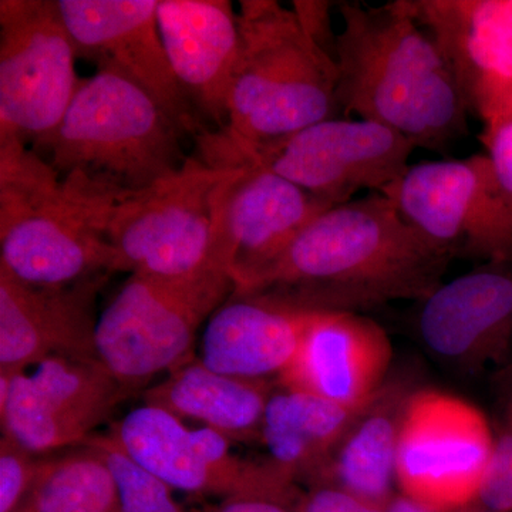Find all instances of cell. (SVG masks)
<instances>
[{"label":"cell","instance_id":"18","mask_svg":"<svg viewBox=\"0 0 512 512\" xmlns=\"http://www.w3.org/2000/svg\"><path fill=\"white\" fill-rule=\"evenodd\" d=\"M110 275L36 288L0 268V373H25L56 355L96 360L94 305Z\"/></svg>","mask_w":512,"mask_h":512},{"label":"cell","instance_id":"2","mask_svg":"<svg viewBox=\"0 0 512 512\" xmlns=\"http://www.w3.org/2000/svg\"><path fill=\"white\" fill-rule=\"evenodd\" d=\"M340 110L393 128L414 147L446 150L467 131L468 111L439 47L406 0L339 5Z\"/></svg>","mask_w":512,"mask_h":512},{"label":"cell","instance_id":"6","mask_svg":"<svg viewBox=\"0 0 512 512\" xmlns=\"http://www.w3.org/2000/svg\"><path fill=\"white\" fill-rule=\"evenodd\" d=\"M242 171L241 164L218 167L188 157L177 173L147 190L117 201L93 200L97 227L116 252V272L160 278L227 272L222 214Z\"/></svg>","mask_w":512,"mask_h":512},{"label":"cell","instance_id":"15","mask_svg":"<svg viewBox=\"0 0 512 512\" xmlns=\"http://www.w3.org/2000/svg\"><path fill=\"white\" fill-rule=\"evenodd\" d=\"M80 59L133 80L187 134L205 128L171 69L158 30V0H57Z\"/></svg>","mask_w":512,"mask_h":512},{"label":"cell","instance_id":"16","mask_svg":"<svg viewBox=\"0 0 512 512\" xmlns=\"http://www.w3.org/2000/svg\"><path fill=\"white\" fill-rule=\"evenodd\" d=\"M439 47L468 114L490 128L512 116V0H406Z\"/></svg>","mask_w":512,"mask_h":512},{"label":"cell","instance_id":"8","mask_svg":"<svg viewBox=\"0 0 512 512\" xmlns=\"http://www.w3.org/2000/svg\"><path fill=\"white\" fill-rule=\"evenodd\" d=\"M497 436L474 404L454 394L410 393L397 444L396 483L434 512L476 505L494 463Z\"/></svg>","mask_w":512,"mask_h":512},{"label":"cell","instance_id":"19","mask_svg":"<svg viewBox=\"0 0 512 512\" xmlns=\"http://www.w3.org/2000/svg\"><path fill=\"white\" fill-rule=\"evenodd\" d=\"M419 332L431 353L461 369L497 360L512 342V258L443 282L423 301Z\"/></svg>","mask_w":512,"mask_h":512},{"label":"cell","instance_id":"1","mask_svg":"<svg viewBox=\"0 0 512 512\" xmlns=\"http://www.w3.org/2000/svg\"><path fill=\"white\" fill-rule=\"evenodd\" d=\"M451 261L386 195L372 192L322 212L234 295L357 313L400 299L423 302L443 284Z\"/></svg>","mask_w":512,"mask_h":512},{"label":"cell","instance_id":"23","mask_svg":"<svg viewBox=\"0 0 512 512\" xmlns=\"http://www.w3.org/2000/svg\"><path fill=\"white\" fill-rule=\"evenodd\" d=\"M410 392L384 386L357 417L312 485H330L387 508L396 495L397 444Z\"/></svg>","mask_w":512,"mask_h":512},{"label":"cell","instance_id":"11","mask_svg":"<svg viewBox=\"0 0 512 512\" xmlns=\"http://www.w3.org/2000/svg\"><path fill=\"white\" fill-rule=\"evenodd\" d=\"M77 59L57 0H2L0 128L33 146L49 137L82 86Z\"/></svg>","mask_w":512,"mask_h":512},{"label":"cell","instance_id":"33","mask_svg":"<svg viewBox=\"0 0 512 512\" xmlns=\"http://www.w3.org/2000/svg\"><path fill=\"white\" fill-rule=\"evenodd\" d=\"M389 512H434L429 508L423 507V505L414 503L410 498L404 497V495H396L393 498L392 503L387 507Z\"/></svg>","mask_w":512,"mask_h":512},{"label":"cell","instance_id":"26","mask_svg":"<svg viewBox=\"0 0 512 512\" xmlns=\"http://www.w3.org/2000/svg\"><path fill=\"white\" fill-rule=\"evenodd\" d=\"M83 446L92 448L109 468L124 512H185L173 488L128 456L109 433L93 434Z\"/></svg>","mask_w":512,"mask_h":512},{"label":"cell","instance_id":"14","mask_svg":"<svg viewBox=\"0 0 512 512\" xmlns=\"http://www.w3.org/2000/svg\"><path fill=\"white\" fill-rule=\"evenodd\" d=\"M201 157L218 167H244L229 191L221 225V262L234 282V292L333 207L217 134L202 141Z\"/></svg>","mask_w":512,"mask_h":512},{"label":"cell","instance_id":"9","mask_svg":"<svg viewBox=\"0 0 512 512\" xmlns=\"http://www.w3.org/2000/svg\"><path fill=\"white\" fill-rule=\"evenodd\" d=\"M404 220L451 258H512V211L487 154L423 161L382 192Z\"/></svg>","mask_w":512,"mask_h":512},{"label":"cell","instance_id":"17","mask_svg":"<svg viewBox=\"0 0 512 512\" xmlns=\"http://www.w3.org/2000/svg\"><path fill=\"white\" fill-rule=\"evenodd\" d=\"M389 336L355 312L313 311L291 365L278 382L339 406L363 410L386 386Z\"/></svg>","mask_w":512,"mask_h":512},{"label":"cell","instance_id":"10","mask_svg":"<svg viewBox=\"0 0 512 512\" xmlns=\"http://www.w3.org/2000/svg\"><path fill=\"white\" fill-rule=\"evenodd\" d=\"M111 439L174 491L231 498H269L292 505L296 481L266 458L232 451V441L208 427L191 430L161 407L144 403L111 424Z\"/></svg>","mask_w":512,"mask_h":512},{"label":"cell","instance_id":"13","mask_svg":"<svg viewBox=\"0 0 512 512\" xmlns=\"http://www.w3.org/2000/svg\"><path fill=\"white\" fill-rule=\"evenodd\" d=\"M237 147L330 205L353 200L363 190L383 192L406 173L416 148L393 128L339 117L268 146Z\"/></svg>","mask_w":512,"mask_h":512},{"label":"cell","instance_id":"30","mask_svg":"<svg viewBox=\"0 0 512 512\" xmlns=\"http://www.w3.org/2000/svg\"><path fill=\"white\" fill-rule=\"evenodd\" d=\"M481 140L487 148L485 154L493 165L501 194L512 211V116L493 127L484 128Z\"/></svg>","mask_w":512,"mask_h":512},{"label":"cell","instance_id":"22","mask_svg":"<svg viewBox=\"0 0 512 512\" xmlns=\"http://www.w3.org/2000/svg\"><path fill=\"white\" fill-rule=\"evenodd\" d=\"M274 387L266 380L222 375L194 359L148 386L143 402L180 420L200 421L231 441H259L266 404Z\"/></svg>","mask_w":512,"mask_h":512},{"label":"cell","instance_id":"25","mask_svg":"<svg viewBox=\"0 0 512 512\" xmlns=\"http://www.w3.org/2000/svg\"><path fill=\"white\" fill-rule=\"evenodd\" d=\"M28 504L33 512H124L109 468L87 446L47 456Z\"/></svg>","mask_w":512,"mask_h":512},{"label":"cell","instance_id":"12","mask_svg":"<svg viewBox=\"0 0 512 512\" xmlns=\"http://www.w3.org/2000/svg\"><path fill=\"white\" fill-rule=\"evenodd\" d=\"M131 394L97 360L56 355L0 376L2 436L36 456L80 447Z\"/></svg>","mask_w":512,"mask_h":512},{"label":"cell","instance_id":"34","mask_svg":"<svg viewBox=\"0 0 512 512\" xmlns=\"http://www.w3.org/2000/svg\"><path fill=\"white\" fill-rule=\"evenodd\" d=\"M458 512H491L488 510H485L484 507H481V505H471V507L464 508V510L458 511Z\"/></svg>","mask_w":512,"mask_h":512},{"label":"cell","instance_id":"4","mask_svg":"<svg viewBox=\"0 0 512 512\" xmlns=\"http://www.w3.org/2000/svg\"><path fill=\"white\" fill-rule=\"evenodd\" d=\"M238 28L227 124L218 134L258 148L338 117L335 57L313 42L292 8L241 0Z\"/></svg>","mask_w":512,"mask_h":512},{"label":"cell","instance_id":"31","mask_svg":"<svg viewBox=\"0 0 512 512\" xmlns=\"http://www.w3.org/2000/svg\"><path fill=\"white\" fill-rule=\"evenodd\" d=\"M292 5L293 12L298 16L305 32L312 37L313 42L318 43L325 52L335 57L338 35L332 28V16H330L332 3L303 0V2H293Z\"/></svg>","mask_w":512,"mask_h":512},{"label":"cell","instance_id":"35","mask_svg":"<svg viewBox=\"0 0 512 512\" xmlns=\"http://www.w3.org/2000/svg\"><path fill=\"white\" fill-rule=\"evenodd\" d=\"M16 512H33V511H32V508H30L29 504L28 505L25 504V507L20 508V510H18Z\"/></svg>","mask_w":512,"mask_h":512},{"label":"cell","instance_id":"21","mask_svg":"<svg viewBox=\"0 0 512 512\" xmlns=\"http://www.w3.org/2000/svg\"><path fill=\"white\" fill-rule=\"evenodd\" d=\"M312 313L271 296L232 293L201 330L197 359L222 375L278 380L291 365Z\"/></svg>","mask_w":512,"mask_h":512},{"label":"cell","instance_id":"5","mask_svg":"<svg viewBox=\"0 0 512 512\" xmlns=\"http://www.w3.org/2000/svg\"><path fill=\"white\" fill-rule=\"evenodd\" d=\"M0 268L22 284L64 288L116 272L93 201L13 131L0 128Z\"/></svg>","mask_w":512,"mask_h":512},{"label":"cell","instance_id":"32","mask_svg":"<svg viewBox=\"0 0 512 512\" xmlns=\"http://www.w3.org/2000/svg\"><path fill=\"white\" fill-rule=\"evenodd\" d=\"M212 512H295L291 505L269 498L242 497L224 500Z\"/></svg>","mask_w":512,"mask_h":512},{"label":"cell","instance_id":"3","mask_svg":"<svg viewBox=\"0 0 512 512\" xmlns=\"http://www.w3.org/2000/svg\"><path fill=\"white\" fill-rule=\"evenodd\" d=\"M184 136L146 90L100 69L83 79L62 123L35 151L77 194L117 201L177 173L188 160Z\"/></svg>","mask_w":512,"mask_h":512},{"label":"cell","instance_id":"7","mask_svg":"<svg viewBox=\"0 0 512 512\" xmlns=\"http://www.w3.org/2000/svg\"><path fill=\"white\" fill-rule=\"evenodd\" d=\"M234 293L220 269L190 278L131 274L97 316L94 355L128 393L194 360L200 330Z\"/></svg>","mask_w":512,"mask_h":512},{"label":"cell","instance_id":"24","mask_svg":"<svg viewBox=\"0 0 512 512\" xmlns=\"http://www.w3.org/2000/svg\"><path fill=\"white\" fill-rule=\"evenodd\" d=\"M363 410L281 386L266 404L259 441L276 467L313 483Z\"/></svg>","mask_w":512,"mask_h":512},{"label":"cell","instance_id":"27","mask_svg":"<svg viewBox=\"0 0 512 512\" xmlns=\"http://www.w3.org/2000/svg\"><path fill=\"white\" fill-rule=\"evenodd\" d=\"M47 456H36L2 436L0 439V512L20 510L33 493Z\"/></svg>","mask_w":512,"mask_h":512},{"label":"cell","instance_id":"29","mask_svg":"<svg viewBox=\"0 0 512 512\" xmlns=\"http://www.w3.org/2000/svg\"><path fill=\"white\" fill-rule=\"evenodd\" d=\"M295 512H389L330 485H312L291 505Z\"/></svg>","mask_w":512,"mask_h":512},{"label":"cell","instance_id":"20","mask_svg":"<svg viewBox=\"0 0 512 512\" xmlns=\"http://www.w3.org/2000/svg\"><path fill=\"white\" fill-rule=\"evenodd\" d=\"M157 22L178 83L222 130L238 57V12L229 0H158Z\"/></svg>","mask_w":512,"mask_h":512},{"label":"cell","instance_id":"28","mask_svg":"<svg viewBox=\"0 0 512 512\" xmlns=\"http://www.w3.org/2000/svg\"><path fill=\"white\" fill-rule=\"evenodd\" d=\"M478 503L491 512H512V389L497 434L493 467Z\"/></svg>","mask_w":512,"mask_h":512}]
</instances>
